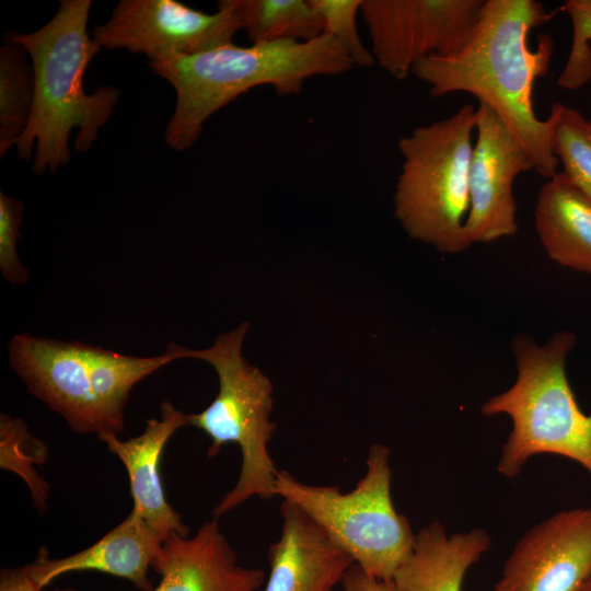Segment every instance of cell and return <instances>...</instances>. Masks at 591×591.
<instances>
[{
  "label": "cell",
  "instance_id": "10",
  "mask_svg": "<svg viewBox=\"0 0 591 591\" xmlns=\"http://www.w3.org/2000/svg\"><path fill=\"white\" fill-rule=\"evenodd\" d=\"M9 356L27 391L74 431L118 434L93 393L86 344L21 334L12 337Z\"/></svg>",
  "mask_w": 591,
  "mask_h": 591
},
{
  "label": "cell",
  "instance_id": "21",
  "mask_svg": "<svg viewBox=\"0 0 591 591\" xmlns=\"http://www.w3.org/2000/svg\"><path fill=\"white\" fill-rule=\"evenodd\" d=\"M25 48L5 38L0 47V158L16 146L33 108L35 80Z\"/></svg>",
  "mask_w": 591,
  "mask_h": 591
},
{
  "label": "cell",
  "instance_id": "26",
  "mask_svg": "<svg viewBox=\"0 0 591 591\" xmlns=\"http://www.w3.org/2000/svg\"><path fill=\"white\" fill-rule=\"evenodd\" d=\"M345 591H399L393 580H381L352 565L341 582Z\"/></svg>",
  "mask_w": 591,
  "mask_h": 591
},
{
  "label": "cell",
  "instance_id": "20",
  "mask_svg": "<svg viewBox=\"0 0 591 591\" xmlns=\"http://www.w3.org/2000/svg\"><path fill=\"white\" fill-rule=\"evenodd\" d=\"M243 28L253 44L311 42L325 22L311 0H237Z\"/></svg>",
  "mask_w": 591,
  "mask_h": 591
},
{
  "label": "cell",
  "instance_id": "1",
  "mask_svg": "<svg viewBox=\"0 0 591 591\" xmlns=\"http://www.w3.org/2000/svg\"><path fill=\"white\" fill-rule=\"evenodd\" d=\"M552 16L534 0H485L470 38L457 51L425 57L412 69L432 96L466 92L490 107L519 140L533 170L546 179L559 165L554 153L558 103L545 120L538 119L532 93L536 78L547 72L553 40L540 35L533 50L528 35Z\"/></svg>",
  "mask_w": 591,
  "mask_h": 591
},
{
  "label": "cell",
  "instance_id": "16",
  "mask_svg": "<svg viewBox=\"0 0 591 591\" xmlns=\"http://www.w3.org/2000/svg\"><path fill=\"white\" fill-rule=\"evenodd\" d=\"M163 542V536L131 510L123 522L90 547L58 559L40 552L38 558L24 568L39 591L65 573L88 570L124 578L137 589L151 591L148 571Z\"/></svg>",
  "mask_w": 591,
  "mask_h": 591
},
{
  "label": "cell",
  "instance_id": "9",
  "mask_svg": "<svg viewBox=\"0 0 591 591\" xmlns=\"http://www.w3.org/2000/svg\"><path fill=\"white\" fill-rule=\"evenodd\" d=\"M484 0H362L374 60L397 79L428 56H448L470 38Z\"/></svg>",
  "mask_w": 591,
  "mask_h": 591
},
{
  "label": "cell",
  "instance_id": "15",
  "mask_svg": "<svg viewBox=\"0 0 591 591\" xmlns=\"http://www.w3.org/2000/svg\"><path fill=\"white\" fill-rule=\"evenodd\" d=\"M186 425H189V415L175 408L169 401H163L160 419L150 418L138 437L124 441L115 433L99 436L127 471L132 510L164 540L173 533L188 536L189 532L179 513L166 501L159 467L165 444L177 429Z\"/></svg>",
  "mask_w": 591,
  "mask_h": 591
},
{
  "label": "cell",
  "instance_id": "11",
  "mask_svg": "<svg viewBox=\"0 0 591 591\" xmlns=\"http://www.w3.org/2000/svg\"><path fill=\"white\" fill-rule=\"evenodd\" d=\"M476 142L473 147L464 222L467 242L490 243L517 233L514 178L533 169L519 140L486 104L476 109Z\"/></svg>",
  "mask_w": 591,
  "mask_h": 591
},
{
  "label": "cell",
  "instance_id": "12",
  "mask_svg": "<svg viewBox=\"0 0 591 591\" xmlns=\"http://www.w3.org/2000/svg\"><path fill=\"white\" fill-rule=\"evenodd\" d=\"M591 573V507L553 514L526 531L493 591H581Z\"/></svg>",
  "mask_w": 591,
  "mask_h": 591
},
{
  "label": "cell",
  "instance_id": "14",
  "mask_svg": "<svg viewBox=\"0 0 591 591\" xmlns=\"http://www.w3.org/2000/svg\"><path fill=\"white\" fill-rule=\"evenodd\" d=\"M280 513L281 534L268 549L264 591H336L352 558L297 505L283 500Z\"/></svg>",
  "mask_w": 591,
  "mask_h": 591
},
{
  "label": "cell",
  "instance_id": "5",
  "mask_svg": "<svg viewBox=\"0 0 591 591\" xmlns=\"http://www.w3.org/2000/svg\"><path fill=\"white\" fill-rule=\"evenodd\" d=\"M248 322L219 335L211 347L190 350L171 343L174 357L209 362L219 378V392L202 412L189 415V425L210 439L208 456H216L227 443L241 450V471L234 487L213 509V518L235 509L252 497L271 499L279 471L268 451L276 430L270 421L273 384L258 368L242 356Z\"/></svg>",
  "mask_w": 591,
  "mask_h": 591
},
{
  "label": "cell",
  "instance_id": "4",
  "mask_svg": "<svg viewBox=\"0 0 591 591\" xmlns=\"http://www.w3.org/2000/svg\"><path fill=\"white\" fill-rule=\"evenodd\" d=\"M576 341L568 329L543 346L524 334L513 338L515 382L480 407L484 416L505 414L512 421L497 465L502 476L517 477L536 454L570 459L591 476V414L579 407L566 374Z\"/></svg>",
  "mask_w": 591,
  "mask_h": 591
},
{
  "label": "cell",
  "instance_id": "17",
  "mask_svg": "<svg viewBox=\"0 0 591 591\" xmlns=\"http://www.w3.org/2000/svg\"><path fill=\"white\" fill-rule=\"evenodd\" d=\"M490 546L484 529L448 534L433 521L416 533L413 553L393 581L399 591H461L467 570Z\"/></svg>",
  "mask_w": 591,
  "mask_h": 591
},
{
  "label": "cell",
  "instance_id": "23",
  "mask_svg": "<svg viewBox=\"0 0 591 591\" xmlns=\"http://www.w3.org/2000/svg\"><path fill=\"white\" fill-rule=\"evenodd\" d=\"M554 153L563 174L591 199V120L558 103Z\"/></svg>",
  "mask_w": 591,
  "mask_h": 591
},
{
  "label": "cell",
  "instance_id": "19",
  "mask_svg": "<svg viewBox=\"0 0 591 591\" xmlns=\"http://www.w3.org/2000/svg\"><path fill=\"white\" fill-rule=\"evenodd\" d=\"M86 360L93 393L119 433L124 428V408L132 387L176 359L167 347L159 356L135 357L86 345Z\"/></svg>",
  "mask_w": 591,
  "mask_h": 591
},
{
  "label": "cell",
  "instance_id": "3",
  "mask_svg": "<svg viewBox=\"0 0 591 591\" xmlns=\"http://www.w3.org/2000/svg\"><path fill=\"white\" fill-rule=\"evenodd\" d=\"M148 65L176 93L164 136L175 151L189 149L211 115L255 86L270 84L279 95L298 94L312 77L338 76L354 67L327 33L311 42L231 44L194 55L171 54Z\"/></svg>",
  "mask_w": 591,
  "mask_h": 591
},
{
  "label": "cell",
  "instance_id": "22",
  "mask_svg": "<svg viewBox=\"0 0 591 591\" xmlns=\"http://www.w3.org/2000/svg\"><path fill=\"white\" fill-rule=\"evenodd\" d=\"M1 467L19 474L27 484L34 505L46 508L49 486L33 468L34 463L43 464L46 459L30 453L47 454L45 444L28 430L20 418L1 414L0 418Z\"/></svg>",
  "mask_w": 591,
  "mask_h": 591
},
{
  "label": "cell",
  "instance_id": "6",
  "mask_svg": "<svg viewBox=\"0 0 591 591\" xmlns=\"http://www.w3.org/2000/svg\"><path fill=\"white\" fill-rule=\"evenodd\" d=\"M476 109L463 105L452 116L416 127L399 139L402 171L394 216L407 234L444 254L465 251L470 208L468 174Z\"/></svg>",
  "mask_w": 591,
  "mask_h": 591
},
{
  "label": "cell",
  "instance_id": "13",
  "mask_svg": "<svg viewBox=\"0 0 591 591\" xmlns=\"http://www.w3.org/2000/svg\"><path fill=\"white\" fill-rule=\"evenodd\" d=\"M151 568L161 577L151 591H257L265 579L263 569L237 564L215 518L192 537L167 536Z\"/></svg>",
  "mask_w": 591,
  "mask_h": 591
},
{
  "label": "cell",
  "instance_id": "2",
  "mask_svg": "<svg viewBox=\"0 0 591 591\" xmlns=\"http://www.w3.org/2000/svg\"><path fill=\"white\" fill-rule=\"evenodd\" d=\"M91 0H61L55 15L31 33L10 32L7 39L27 51L35 91L31 117L16 143L18 158L42 175L71 160L69 137L78 128L76 151L85 153L111 118L120 92L102 85L84 89L85 70L102 49L88 32Z\"/></svg>",
  "mask_w": 591,
  "mask_h": 591
},
{
  "label": "cell",
  "instance_id": "18",
  "mask_svg": "<svg viewBox=\"0 0 591 591\" xmlns=\"http://www.w3.org/2000/svg\"><path fill=\"white\" fill-rule=\"evenodd\" d=\"M534 223L551 259L591 275V199L561 171L542 185Z\"/></svg>",
  "mask_w": 591,
  "mask_h": 591
},
{
  "label": "cell",
  "instance_id": "27",
  "mask_svg": "<svg viewBox=\"0 0 591 591\" xmlns=\"http://www.w3.org/2000/svg\"><path fill=\"white\" fill-rule=\"evenodd\" d=\"M0 591H39L24 567L3 568L0 572Z\"/></svg>",
  "mask_w": 591,
  "mask_h": 591
},
{
  "label": "cell",
  "instance_id": "28",
  "mask_svg": "<svg viewBox=\"0 0 591 591\" xmlns=\"http://www.w3.org/2000/svg\"><path fill=\"white\" fill-rule=\"evenodd\" d=\"M581 591H591V573L589 575Z\"/></svg>",
  "mask_w": 591,
  "mask_h": 591
},
{
  "label": "cell",
  "instance_id": "24",
  "mask_svg": "<svg viewBox=\"0 0 591 591\" xmlns=\"http://www.w3.org/2000/svg\"><path fill=\"white\" fill-rule=\"evenodd\" d=\"M325 22V32L345 50L354 66L371 67L375 60L362 44L357 28V13L362 0H311Z\"/></svg>",
  "mask_w": 591,
  "mask_h": 591
},
{
  "label": "cell",
  "instance_id": "7",
  "mask_svg": "<svg viewBox=\"0 0 591 591\" xmlns=\"http://www.w3.org/2000/svg\"><path fill=\"white\" fill-rule=\"evenodd\" d=\"M389 460L387 447L371 445L366 475L346 494L334 486L301 483L286 471H279L275 482V496L297 505L355 565L381 580H393L413 553L416 537L394 507Z\"/></svg>",
  "mask_w": 591,
  "mask_h": 591
},
{
  "label": "cell",
  "instance_id": "25",
  "mask_svg": "<svg viewBox=\"0 0 591 591\" xmlns=\"http://www.w3.org/2000/svg\"><path fill=\"white\" fill-rule=\"evenodd\" d=\"M23 202L0 192V271L12 285H24L28 279L25 267L19 259L16 242L23 219Z\"/></svg>",
  "mask_w": 591,
  "mask_h": 591
},
{
  "label": "cell",
  "instance_id": "8",
  "mask_svg": "<svg viewBox=\"0 0 591 591\" xmlns=\"http://www.w3.org/2000/svg\"><path fill=\"white\" fill-rule=\"evenodd\" d=\"M243 28L237 0H221L208 14L175 0H120L94 27L102 48L144 54L149 61L171 54L194 55L231 45Z\"/></svg>",
  "mask_w": 591,
  "mask_h": 591
}]
</instances>
